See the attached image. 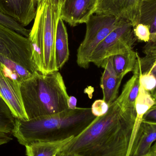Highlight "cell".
Listing matches in <instances>:
<instances>
[{"label":"cell","instance_id":"obj_19","mask_svg":"<svg viewBox=\"0 0 156 156\" xmlns=\"http://www.w3.org/2000/svg\"><path fill=\"white\" fill-rule=\"evenodd\" d=\"M155 104L154 99L149 92L146 90L140 84L139 93L135 103V110L136 113L135 122L133 130L131 140V146L133 140L137 133L139 126L143 122V117L147 111Z\"/></svg>","mask_w":156,"mask_h":156},{"label":"cell","instance_id":"obj_9","mask_svg":"<svg viewBox=\"0 0 156 156\" xmlns=\"http://www.w3.org/2000/svg\"><path fill=\"white\" fill-rule=\"evenodd\" d=\"M139 23L150 28V40L143 48L144 56L138 58L140 66L144 68L156 59V0H143Z\"/></svg>","mask_w":156,"mask_h":156},{"label":"cell","instance_id":"obj_22","mask_svg":"<svg viewBox=\"0 0 156 156\" xmlns=\"http://www.w3.org/2000/svg\"><path fill=\"white\" fill-rule=\"evenodd\" d=\"M0 23L9 27L20 34L28 37L30 30L17 23L15 20L0 12Z\"/></svg>","mask_w":156,"mask_h":156},{"label":"cell","instance_id":"obj_21","mask_svg":"<svg viewBox=\"0 0 156 156\" xmlns=\"http://www.w3.org/2000/svg\"><path fill=\"white\" fill-rule=\"evenodd\" d=\"M137 53L133 49L123 54L112 56V63L117 76L122 79L133 71L137 59Z\"/></svg>","mask_w":156,"mask_h":156},{"label":"cell","instance_id":"obj_34","mask_svg":"<svg viewBox=\"0 0 156 156\" xmlns=\"http://www.w3.org/2000/svg\"><path fill=\"white\" fill-rule=\"evenodd\" d=\"M155 101V104L154 105H156V100Z\"/></svg>","mask_w":156,"mask_h":156},{"label":"cell","instance_id":"obj_4","mask_svg":"<svg viewBox=\"0 0 156 156\" xmlns=\"http://www.w3.org/2000/svg\"><path fill=\"white\" fill-rule=\"evenodd\" d=\"M60 12L46 0H39L36 15L28 38L31 44L32 60L43 74L58 70L55 55V40Z\"/></svg>","mask_w":156,"mask_h":156},{"label":"cell","instance_id":"obj_8","mask_svg":"<svg viewBox=\"0 0 156 156\" xmlns=\"http://www.w3.org/2000/svg\"><path fill=\"white\" fill-rule=\"evenodd\" d=\"M143 0H99L96 14L112 15L131 23H139Z\"/></svg>","mask_w":156,"mask_h":156},{"label":"cell","instance_id":"obj_32","mask_svg":"<svg viewBox=\"0 0 156 156\" xmlns=\"http://www.w3.org/2000/svg\"><path fill=\"white\" fill-rule=\"evenodd\" d=\"M151 150L156 153V142L153 145V146H152L151 147Z\"/></svg>","mask_w":156,"mask_h":156},{"label":"cell","instance_id":"obj_17","mask_svg":"<svg viewBox=\"0 0 156 156\" xmlns=\"http://www.w3.org/2000/svg\"><path fill=\"white\" fill-rule=\"evenodd\" d=\"M55 55L57 68L59 70L68 60L69 56L67 31L64 21L60 17L57 27Z\"/></svg>","mask_w":156,"mask_h":156},{"label":"cell","instance_id":"obj_31","mask_svg":"<svg viewBox=\"0 0 156 156\" xmlns=\"http://www.w3.org/2000/svg\"><path fill=\"white\" fill-rule=\"evenodd\" d=\"M139 156H156V153L152 151V150H150L147 154H145Z\"/></svg>","mask_w":156,"mask_h":156},{"label":"cell","instance_id":"obj_15","mask_svg":"<svg viewBox=\"0 0 156 156\" xmlns=\"http://www.w3.org/2000/svg\"><path fill=\"white\" fill-rule=\"evenodd\" d=\"M133 76L125 84L121 94L115 100L122 110L136 112L135 103L139 93L140 71L135 66Z\"/></svg>","mask_w":156,"mask_h":156},{"label":"cell","instance_id":"obj_33","mask_svg":"<svg viewBox=\"0 0 156 156\" xmlns=\"http://www.w3.org/2000/svg\"><path fill=\"white\" fill-rule=\"evenodd\" d=\"M64 1H65V0H62V3H63V2H64Z\"/></svg>","mask_w":156,"mask_h":156},{"label":"cell","instance_id":"obj_18","mask_svg":"<svg viewBox=\"0 0 156 156\" xmlns=\"http://www.w3.org/2000/svg\"><path fill=\"white\" fill-rule=\"evenodd\" d=\"M16 118L8 105L0 97V146L12 139Z\"/></svg>","mask_w":156,"mask_h":156},{"label":"cell","instance_id":"obj_1","mask_svg":"<svg viewBox=\"0 0 156 156\" xmlns=\"http://www.w3.org/2000/svg\"><path fill=\"white\" fill-rule=\"evenodd\" d=\"M136 113L124 111L116 101L108 112L96 117L61 152L83 156H128Z\"/></svg>","mask_w":156,"mask_h":156},{"label":"cell","instance_id":"obj_27","mask_svg":"<svg viewBox=\"0 0 156 156\" xmlns=\"http://www.w3.org/2000/svg\"><path fill=\"white\" fill-rule=\"evenodd\" d=\"M143 121L156 124V105L151 107L145 114Z\"/></svg>","mask_w":156,"mask_h":156},{"label":"cell","instance_id":"obj_13","mask_svg":"<svg viewBox=\"0 0 156 156\" xmlns=\"http://www.w3.org/2000/svg\"><path fill=\"white\" fill-rule=\"evenodd\" d=\"M101 67L104 69L100 84L103 94V100L110 106L118 97L119 88L122 79L118 77L115 71L112 56L105 59Z\"/></svg>","mask_w":156,"mask_h":156},{"label":"cell","instance_id":"obj_6","mask_svg":"<svg viewBox=\"0 0 156 156\" xmlns=\"http://www.w3.org/2000/svg\"><path fill=\"white\" fill-rule=\"evenodd\" d=\"M136 41L133 25L123 20L121 24L95 48L91 56L90 63L101 67L106 58L133 49Z\"/></svg>","mask_w":156,"mask_h":156},{"label":"cell","instance_id":"obj_7","mask_svg":"<svg viewBox=\"0 0 156 156\" xmlns=\"http://www.w3.org/2000/svg\"><path fill=\"white\" fill-rule=\"evenodd\" d=\"M0 54L20 64L33 74L38 72L32 60L31 44L28 37L1 23Z\"/></svg>","mask_w":156,"mask_h":156},{"label":"cell","instance_id":"obj_29","mask_svg":"<svg viewBox=\"0 0 156 156\" xmlns=\"http://www.w3.org/2000/svg\"><path fill=\"white\" fill-rule=\"evenodd\" d=\"M49 2L54 8L60 12L61 5L62 4V0H46Z\"/></svg>","mask_w":156,"mask_h":156},{"label":"cell","instance_id":"obj_28","mask_svg":"<svg viewBox=\"0 0 156 156\" xmlns=\"http://www.w3.org/2000/svg\"><path fill=\"white\" fill-rule=\"evenodd\" d=\"M77 105V99L74 96H69L68 100V106L69 109L74 110L76 109Z\"/></svg>","mask_w":156,"mask_h":156},{"label":"cell","instance_id":"obj_16","mask_svg":"<svg viewBox=\"0 0 156 156\" xmlns=\"http://www.w3.org/2000/svg\"><path fill=\"white\" fill-rule=\"evenodd\" d=\"M73 138L34 142L26 146V154L27 156H56Z\"/></svg>","mask_w":156,"mask_h":156},{"label":"cell","instance_id":"obj_11","mask_svg":"<svg viewBox=\"0 0 156 156\" xmlns=\"http://www.w3.org/2000/svg\"><path fill=\"white\" fill-rule=\"evenodd\" d=\"M20 83L5 75L0 67V97L4 100L15 118L28 120L22 99Z\"/></svg>","mask_w":156,"mask_h":156},{"label":"cell","instance_id":"obj_12","mask_svg":"<svg viewBox=\"0 0 156 156\" xmlns=\"http://www.w3.org/2000/svg\"><path fill=\"white\" fill-rule=\"evenodd\" d=\"M39 0H0V12L23 27L35 19Z\"/></svg>","mask_w":156,"mask_h":156},{"label":"cell","instance_id":"obj_23","mask_svg":"<svg viewBox=\"0 0 156 156\" xmlns=\"http://www.w3.org/2000/svg\"><path fill=\"white\" fill-rule=\"evenodd\" d=\"M139 81L140 85L149 93L155 89L156 78L149 71L140 73Z\"/></svg>","mask_w":156,"mask_h":156},{"label":"cell","instance_id":"obj_25","mask_svg":"<svg viewBox=\"0 0 156 156\" xmlns=\"http://www.w3.org/2000/svg\"><path fill=\"white\" fill-rule=\"evenodd\" d=\"M109 108V105L103 100H97L93 104L91 110L94 115L99 117L106 113Z\"/></svg>","mask_w":156,"mask_h":156},{"label":"cell","instance_id":"obj_2","mask_svg":"<svg viewBox=\"0 0 156 156\" xmlns=\"http://www.w3.org/2000/svg\"><path fill=\"white\" fill-rule=\"evenodd\" d=\"M91 108L67 109L30 120L16 118L13 135L26 146L38 141H57L76 137L96 118Z\"/></svg>","mask_w":156,"mask_h":156},{"label":"cell","instance_id":"obj_10","mask_svg":"<svg viewBox=\"0 0 156 156\" xmlns=\"http://www.w3.org/2000/svg\"><path fill=\"white\" fill-rule=\"evenodd\" d=\"M99 0H65L60 9V18L71 26L85 23L95 13Z\"/></svg>","mask_w":156,"mask_h":156},{"label":"cell","instance_id":"obj_30","mask_svg":"<svg viewBox=\"0 0 156 156\" xmlns=\"http://www.w3.org/2000/svg\"><path fill=\"white\" fill-rule=\"evenodd\" d=\"M56 156H83L76 153L71 152H61L58 154Z\"/></svg>","mask_w":156,"mask_h":156},{"label":"cell","instance_id":"obj_26","mask_svg":"<svg viewBox=\"0 0 156 156\" xmlns=\"http://www.w3.org/2000/svg\"><path fill=\"white\" fill-rule=\"evenodd\" d=\"M140 73H143V72H147V71H149L150 73H152L156 78V59L150 65H148L147 66L144 68L140 69ZM152 96H153L155 101L156 100V87L155 89L152 91L150 93Z\"/></svg>","mask_w":156,"mask_h":156},{"label":"cell","instance_id":"obj_20","mask_svg":"<svg viewBox=\"0 0 156 156\" xmlns=\"http://www.w3.org/2000/svg\"><path fill=\"white\" fill-rule=\"evenodd\" d=\"M0 66L5 75L17 80L21 84L32 78L33 74L25 68L0 54Z\"/></svg>","mask_w":156,"mask_h":156},{"label":"cell","instance_id":"obj_3","mask_svg":"<svg viewBox=\"0 0 156 156\" xmlns=\"http://www.w3.org/2000/svg\"><path fill=\"white\" fill-rule=\"evenodd\" d=\"M28 120L51 115L68 109L66 87L58 71L47 74L36 72L20 84Z\"/></svg>","mask_w":156,"mask_h":156},{"label":"cell","instance_id":"obj_14","mask_svg":"<svg viewBox=\"0 0 156 156\" xmlns=\"http://www.w3.org/2000/svg\"><path fill=\"white\" fill-rule=\"evenodd\" d=\"M156 142V124L143 121L133 140L128 156H139L147 154Z\"/></svg>","mask_w":156,"mask_h":156},{"label":"cell","instance_id":"obj_5","mask_svg":"<svg viewBox=\"0 0 156 156\" xmlns=\"http://www.w3.org/2000/svg\"><path fill=\"white\" fill-rule=\"evenodd\" d=\"M123 19L112 15H93L85 23V37L78 48L77 63L80 67L87 69L90 64V58L97 46L109 34L118 27Z\"/></svg>","mask_w":156,"mask_h":156},{"label":"cell","instance_id":"obj_24","mask_svg":"<svg viewBox=\"0 0 156 156\" xmlns=\"http://www.w3.org/2000/svg\"><path fill=\"white\" fill-rule=\"evenodd\" d=\"M133 33L136 40L147 43L150 40V28L148 25L139 23L133 27Z\"/></svg>","mask_w":156,"mask_h":156}]
</instances>
